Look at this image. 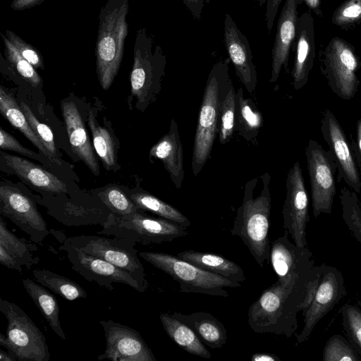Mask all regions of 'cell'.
<instances>
[{"label": "cell", "instance_id": "6da1fadb", "mask_svg": "<svg viewBox=\"0 0 361 361\" xmlns=\"http://www.w3.org/2000/svg\"><path fill=\"white\" fill-rule=\"evenodd\" d=\"M310 280L278 279L264 289L248 309L247 323L250 329L257 334L290 338L298 327L297 314L301 311Z\"/></svg>", "mask_w": 361, "mask_h": 361}, {"label": "cell", "instance_id": "7a4b0ae2", "mask_svg": "<svg viewBox=\"0 0 361 361\" xmlns=\"http://www.w3.org/2000/svg\"><path fill=\"white\" fill-rule=\"evenodd\" d=\"M262 188L254 197L258 178L247 181L245 185L241 205L238 208L231 230L233 236L240 237L260 267L269 261L271 241L269 240L271 176L265 172L260 177Z\"/></svg>", "mask_w": 361, "mask_h": 361}, {"label": "cell", "instance_id": "3957f363", "mask_svg": "<svg viewBox=\"0 0 361 361\" xmlns=\"http://www.w3.org/2000/svg\"><path fill=\"white\" fill-rule=\"evenodd\" d=\"M230 61L225 59L214 64L206 82L192 149V169L195 176L209 158L219 131L221 106L233 85L229 75Z\"/></svg>", "mask_w": 361, "mask_h": 361}, {"label": "cell", "instance_id": "277c9868", "mask_svg": "<svg viewBox=\"0 0 361 361\" xmlns=\"http://www.w3.org/2000/svg\"><path fill=\"white\" fill-rule=\"evenodd\" d=\"M129 0H108L101 8L95 44L96 72L107 90L118 75L124 55L128 25Z\"/></svg>", "mask_w": 361, "mask_h": 361}, {"label": "cell", "instance_id": "5b68a950", "mask_svg": "<svg viewBox=\"0 0 361 361\" xmlns=\"http://www.w3.org/2000/svg\"><path fill=\"white\" fill-rule=\"evenodd\" d=\"M144 27L136 32L133 47V63L130 75V95L135 99V108L145 111L156 99L161 89L165 74L166 56L156 45Z\"/></svg>", "mask_w": 361, "mask_h": 361}, {"label": "cell", "instance_id": "8992f818", "mask_svg": "<svg viewBox=\"0 0 361 361\" xmlns=\"http://www.w3.org/2000/svg\"><path fill=\"white\" fill-rule=\"evenodd\" d=\"M138 254L141 258L177 281L182 293L228 297L229 293L226 288L241 286L239 282L200 269L176 255L156 252H140Z\"/></svg>", "mask_w": 361, "mask_h": 361}, {"label": "cell", "instance_id": "52a82bcc", "mask_svg": "<svg viewBox=\"0 0 361 361\" xmlns=\"http://www.w3.org/2000/svg\"><path fill=\"white\" fill-rule=\"evenodd\" d=\"M0 312L8 321L6 336L0 334V345L16 361H50L45 336L23 310L1 298Z\"/></svg>", "mask_w": 361, "mask_h": 361}, {"label": "cell", "instance_id": "ba28073f", "mask_svg": "<svg viewBox=\"0 0 361 361\" xmlns=\"http://www.w3.org/2000/svg\"><path fill=\"white\" fill-rule=\"evenodd\" d=\"M59 242L65 240L73 247L94 257L102 259L128 272L146 290L149 283L144 267L138 258L136 243L126 238H107L98 235L67 237L61 231L50 230Z\"/></svg>", "mask_w": 361, "mask_h": 361}, {"label": "cell", "instance_id": "9c48e42d", "mask_svg": "<svg viewBox=\"0 0 361 361\" xmlns=\"http://www.w3.org/2000/svg\"><path fill=\"white\" fill-rule=\"evenodd\" d=\"M102 227L98 235L126 238L144 245L171 242L188 233L187 228L160 216H149L140 209L121 217L111 213Z\"/></svg>", "mask_w": 361, "mask_h": 361}, {"label": "cell", "instance_id": "30bf717a", "mask_svg": "<svg viewBox=\"0 0 361 361\" xmlns=\"http://www.w3.org/2000/svg\"><path fill=\"white\" fill-rule=\"evenodd\" d=\"M319 66L330 89L340 98L353 99L360 81L357 72L361 61L354 47L344 39L334 37L319 51Z\"/></svg>", "mask_w": 361, "mask_h": 361}, {"label": "cell", "instance_id": "8fae6325", "mask_svg": "<svg viewBox=\"0 0 361 361\" xmlns=\"http://www.w3.org/2000/svg\"><path fill=\"white\" fill-rule=\"evenodd\" d=\"M314 217L331 214L336 195V164L331 151L310 139L305 147Z\"/></svg>", "mask_w": 361, "mask_h": 361}, {"label": "cell", "instance_id": "7c38bea8", "mask_svg": "<svg viewBox=\"0 0 361 361\" xmlns=\"http://www.w3.org/2000/svg\"><path fill=\"white\" fill-rule=\"evenodd\" d=\"M317 267L318 285L310 306L302 312L304 325L297 336V345L308 339L318 322L347 295L344 278L338 269L326 264Z\"/></svg>", "mask_w": 361, "mask_h": 361}, {"label": "cell", "instance_id": "4fadbf2b", "mask_svg": "<svg viewBox=\"0 0 361 361\" xmlns=\"http://www.w3.org/2000/svg\"><path fill=\"white\" fill-rule=\"evenodd\" d=\"M0 213L25 232L31 241L42 245L50 233L35 200L19 188L9 185L0 187Z\"/></svg>", "mask_w": 361, "mask_h": 361}, {"label": "cell", "instance_id": "5bb4252c", "mask_svg": "<svg viewBox=\"0 0 361 361\" xmlns=\"http://www.w3.org/2000/svg\"><path fill=\"white\" fill-rule=\"evenodd\" d=\"M59 249L66 252L71 268L85 279L94 282L109 290L114 289V283L128 285L140 293L145 290L128 272L122 269L71 245L65 240L60 241Z\"/></svg>", "mask_w": 361, "mask_h": 361}, {"label": "cell", "instance_id": "9a60e30c", "mask_svg": "<svg viewBox=\"0 0 361 361\" xmlns=\"http://www.w3.org/2000/svg\"><path fill=\"white\" fill-rule=\"evenodd\" d=\"M286 189L282 209L285 233L291 236L296 245L307 247L306 227L310 219L309 200L298 161H295L288 172Z\"/></svg>", "mask_w": 361, "mask_h": 361}, {"label": "cell", "instance_id": "2e32d148", "mask_svg": "<svg viewBox=\"0 0 361 361\" xmlns=\"http://www.w3.org/2000/svg\"><path fill=\"white\" fill-rule=\"evenodd\" d=\"M106 348L99 361H157L154 353L135 329L113 320H100Z\"/></svg>", "mask_w": 361, "mask_h": 361}, {"label": "cell", "instance_id": "e0dca14e", "mask_svg": "<svg viewBox=\"0 0 361 361\" xmlns=\"http://www.w3.org/2000/svg\"><path fill=\"white\" fill-rule=\"evenodd\" d=\"M320 130L328 145L341 180L357 194L361 192V178L353 157L345 132L334 114L326 109L321 119Z\"/></svg>", "mask_w": 361, "mask_h": 361}, {"label": "cell", "instance_id": "ac0fdd59", "mask_svg": "<svg viewBox=\"0 0 361 361\" xmlns=\"http://www.w3.org/2000/svg\"><path fill=\"white\" fill-rule=\"evenodd\" d=\"M269 262L280 280H310L314 274V262L310 250L291 243L286 233L271 241Z\"/></svg>", "mask_w": 361, "mask_h": 361}, {"label": "cell", "instance_id": "d6986e66", "mask_svg": "<svg viewBox=\"0 0 361 361\" xmlns=\"http://www.w3.org/2000/svg\"><path fill=\"white\" fill-rule=\"evenodd\" d=\"M224 42L236 75L249 93L257 86V77L250 43L230 14L225 16Z\"/></svg>", "mask_w": 361, "mask_h": 361}, {"label": "cell", "instance_id": "ffe728a7", "mask_svg": "<svg viewBox=\"0 0 361 361\" xmlns=\"http://www.w3.org/2000/svg\"><path fill=\"white\" fill-rule=\"evenodd\" d=\"M293 47L295 59L291 75L293 87L298 90L306 85L316 56L314 19L310 11L299 17Z\"/></svg>", "mask_w": 361, "mask_h": 361}, {"label": "cell", "instance_id": "44dd1931", "mask_svg": "<svg viewBox=\"0 0 361 361\" xmlns=\"http://www.w3.org/2000/svg\"><path fill=\"white\" fill-rule=\"evenodd\" d=\"M298 6L296 0H286L281 9L271 51L270 82H276L282 67L288 68L289 54L295 39L298 25Z\"/></svg>", "mask_w": 361, "mask_h": 361}, {"label": "cell", "instance_id": "7402d4cb", "mask_svg": "<svg viewBox=\"0 0 361 361\" xmlns=\"http://www.w3.org/2000/svg\"><path fill=\"white\" fill-rule=\"evenodd\" d=\"M38 247L35 243L19 238L6 226L3 216L0 217V263L18 272L30 270L37 264L39 258L35 255Z\"/></svg>", "mask_w": 361, "mask_h": 361}, {"label": "cell", "instance_id": "603a6c76", "mask_svg": "<svg viewBox=\"0 0 361 361\" xmlns=\"http://www.w3.org/2000/svg\"><path fill=\"white\" fill-rule=\"evenodd\" d=\"M61 111L72 151L93 174L99 175V166L93 151V144L77 106L71 101H63Z\"/></svg>", "mask_w": 361, "mask_h": 361}, {"label": "cell", "instance_id": "cb8c5ba5", "mask_svg": "<svg viewBox=\"0 0 361 361\" xmlns=\"http://www.w3.org/2000/svg\"><path fill=\"white\" fill-rule=\"evenodd\" d=\"M149 157L150 160L157 159L162 161L176 188L180 189L185 177L183 149L174 118L171 121L169 132L151 147Z\"/></svg>", "mask_w": 361, "mask_h": 361}, {"label": "cell", "instance_id": "d4e9b609", "mask_svg": "<svg viewBox=\"0 0 361 361\" xmlns=\"http://www.w3.org/2000/svg\"><path fill=\"white\" fill-rule=\"evenodd\" d=\"M12 173L34 187L51 193H66L67 186L57 176L25 159L1 152Z\"/></svg>", "mask_w": 361, "mask_h": 361}, {"label": "cell", "instance_id": "484cf974", "mask_svg": "<svg viewBox=\"0 0 361 361\" xmlns=\"http://www.w3.org/2000/svg\"><path fill=\"white\" fill-rule=\"evenodd\" d=\"M171 316L189 326L202 343L212 349L221 348L227 341L224 325L209 312L200 311L183 314L175 312Z\"/></svg>", "mask_w": 361, "mask_h": 361}, {"label": "cell", "instance_id": "4316f807", "mask_svg": "<svg viewBox=\"0 0 361 361\" xmlns=\"http://www.w3.org/2000/svg\"><path fill=\"white\" fill-rule=\"evenodd\" d=\"M176 255L200 269L229 280L240 283L246 279L243 269L238 264L219 254L190 250L178 252Z\"/></svg>", "mask_w": 361, "mask_h": 361}, {"label": "cell", "instance_id": "83f0119b", "mask_svg": "<svg viewBox=\"0 0 361 361\" xmlns=\"http://www.w3.org/2000/svg\"><path fill=\"white\" fill-rule=\"evenodd\" d=\"M159 319L166 334L185 351L205 359L212 357L205 345L189 326L169 313H161Z\"/></svg>", "mask_w": 361, "mask_h": 361}, {"label": "cell", "instance_id": "f1b7e54d", "mask_svg": "<svg viewBox=\"0 0 361 361\" xmlns=\"http://www.w3.org/2000/svg\"><path fill=\"white\" fill-rule=\"evenodd\" d=\"M263 126V117L255 104L245 98L242 87L235 93V130L245 140H256L259 129Z\"/></svg>", "mask_w": 361, "mask_h": 361}, {"label": "cell", "instance_id": "f546056e", "mask_svg": "<svg viewBox=\"0 0 361 361\" xmlns=\"http://www.w3.org/2000/svg\"><path fill=\"white\" fill-rule=\"evenodd\" d=\"M22 282L27 294L51 329L58 336L65 340L66 336L59 319V306L54 295L49 292L44 286L30 279H23Z\"/></svg>", "mask_w": 361, "mask_h": 361}, {"label": "cell", "instance_id": "4dcf8cb0", "mask_svg": "<svg viewBox=\"0 0 361 361\" xmlns=\"http://www.w3.org/2000/svg\"><path fill=\"white\" fill-rule=\"evenodd\" d=\"M87 123L91 130L94 148L104 168L109 171H116L120 166L117 162L118 144L114 134L109 128L99 125L92 110L89 111Z\"/></svg>", "mask_w": 361, "mask_h": 361}, {"label": "cell", "instance_id": "1f68e13d", "mask_svg": "<svg viewBox=\"0 0 361 361\" xmlns=\"http://www.w3.org/2000/svg\"><path fill=\"white\" fill-rule=\"evenodd\" d=\"M0 112L13 126L18 129L49 161L58 164L56 160L45 148L32 129L20 104L16 102L11 94L6 92L2 86L0 87Z\"/></svg>", "mask_w": 361, "mask_h": 361}, {"label": "cell", "instance_id": "d6a6232c", "mask_svg": "<svg viewBox=\"0 0 361 361\" xmlns=\"http://www.w3.org/2000/svg\"><path fill=\"white\" fill-rule=\"evenodd\" d=\"M128 195L140 210L152 212L185 228L190 226V220L178 209L142 188L129 193Z\"/></svg>", "mask_w": 361, "mask_h": 361}, {"label": "cell", "instance_id": "836d02e7", "mask_svg": "<svg viewBox=\"0 0 361 361\" xmlns=\"http://www.w3.org/2000/svg\"><path fill=\"white\" fill-rule=\"evenodd\" d=\"M32 274L36 282L67 300L87 298L86 291L67 277L47 269H35L32 271Z\"/></svg>", "mask_w": 361, "mask_h": 361}, {"label": "cell", "instance_id": "e575fe53", "mask_svg": "<svg viewBox=\"0 0 361 361\" xmlns=\"http://www.w3.org/2000/svg\"><path fill=\"white\" fill-rule=\"evenodd\" d=\"M339 198L343 221L354 238L361 245V202L357 193L344 186L340 190Z\"/></svg>", "mask_w": 361, "mask_h": 361}, {"label": "cell", "instance_id": "d590c367", "mask_svg": "<svg viewBox=\"0 0 361 361\" xmlns=\"http://www.w3.org/2000/svg\"><path fill=\"white\" fill-rule=\"evenodd\" d=\"M96 195L116 217L132 214L140 209L128 194L118 187H106Z\"/></svg>", "mask_w": 361, "mask_h": 361}, {"label": "cell", "instance_id": "8d00e7d4", "mask_svg": "<svg viewBox=\"0 0 361 361\" xmlns=\"http://www.w3.org/2000/svg\"><path fill=\"white\" fill-rule=\"evenodd\" d=\"M4 42L5 58L19 75L32 86L37 87L42 82V78L35 68L25 60L10 42L5 34L0 32Z\"/></svg>", "mask_w": 361, "mask_h": 361}, {"label": "cell", "instance_id": "74e56055", "mask_svg": "<svg viewBox=\"0 0 361 361\" xmlns=\"http://www.w3.org/2000/svg\"><path fill=\"white\" fill-rule=\"evenodd\" d=\"M323 361H360L361 357L349 341L339 334L331 336L322 353Z\"/></svg>", "mask_w": 361, "mask_h": 361}, {"label": "cell", "instance_id": "f35d334b", "mask_svg": "<svg viewBox=\"0 0 361 361\" xmlns=\"http://www.w3.org/2000/svg\"><path fill=\"white\" fill-rule=\"evenodd\" d=\"M340 313L348 341L361 357V309L357 305L345 304Z\"/></svg>", "mask_w": 361, "mask_h": 361}, {"label": "cell", "instance_id": "ab89813d", "mask_svg": "<svg viewBox=\"0 0 361 361\" xmlns=\"http://www.w3.org/2000/svg\"><path fill=\"white\" fill-rule=\"evenodd\" d=\"M235 93L232 85L221 106L219 140L221 145L230 140L235 130Z\"/></svg>", "mask_w": 361, "mask_h": 361}, {"label": "cell", "instance_id": "60d3db41", "mask_svg": "<svg viewBox=\"0 0 361 361\" xmlns=\"http://www.w3.org/2000/svg\"><path fill=\"white\" fill-rule=\"evenodd\" d=\"M331 22L341 29H354L361 22V0L343 1L334 11Z\"/></svg>", "mask_w": 361, "mask_h": 361}, {"label": "cell", "instance_id": "b9f144b4", "mask_svg": "<svg viewBox=\"0 0 361 361\" xmlns=\"http://www.w3.org/2000/svg\"><path fill=\"white\" fill-rule=\"evenodd\" d=\"M20 106L36 135L51 156L56 160L58 164L61 166V163L57 157V151L54 137L51 129L47 125L41 123L36 118L30 106L25 102L20 101Z\"/></svg>", "mask_w": 361, "mask_h": 361}, {"label": "cell", "instance_id": "7bdbcfd3", "mask_svg": "<svg viewBox=\"0 0 361 361\" xmlns=\"http://www.w3.org/2000/svg\"><path fill=\"white\" fill-rule=\"evenodd\" d=\"M5 35L17 49L21 56L35 68L44 69V63L40 51L11 30H6Z\"/></svg>", "mask_w": 361, "mask_h": 361}, {"label": "cell", "instance_id": "ee69618b", "mask_svg": "<svg viewBox=\"0 0 361 361\" xmlns=\"http://www.w3.org/2000/svg\"><path fill=\"white\" fill-rule=\"evenodd\" d=\"M0 147L2 150L13 151L24 156L42 161L39 154L23 146L16 138L2 128L0 129Z\"/></svg>", "mask_w": 361, "mask_h": 361}, {"label": "cell", "instance_id": "f6af8a7d", "mask_svg": "<svg viewBox=\"0 0 361 361\" xmlns=\"http://www.w3.org/2000/svg\"><path fill=\"white\" fill-rule=\"evenodd\" d=\"M283 0H267L266 22L269 32H271L279 7Z\"/></svg>", "mask_w": 361, "mask_h": 361}, {"label": "cell", "instance_id": "bcb514c9", "mask_svg": "<svg viewBox=\"0 0 361 361\" xmlns=\"http://www.w3.org/2000/svg\"><path fill=\"white\" fill-rule=\"evenodd\" d=\"M351 149L354 152L356 164L361 170V118L357 122L356 140H353Z\"/></svg>", "mask_w": 361, "mask_h": 361}, {"label": "cell", "instance_id": "7dc6e473", "mask_svg": "<svg viewBox=\"0 0 361 361\" xmlns=\"http://www.w3.org/2000/svg\"><path fill=\"white\" fill-rule=\"evenodd\" d=\"M193 17L200 20L205 0H182Z\"/></svg>", "mask_w": 361, "mask_h": 361}, {"label": "cell", "instance_id": "c3c4849f", "mask_svg": "<svg viewBox=\"0 0 361 361\" xmlns=\"http://www.w3.org/2000/svg\"><path fill=\"white\" fill-rule=\"evenodd\" d=\"M45 0H13L11 4V8L20 11L32 8L42 4Z\"/></svg>", "mask_w": 361, "mask_h": 361}, {"label": "cell", "instance_id": "681fc988", "mask_svg": "<svg viewBox=\"0 0 361 361\" xmlns=\"http://www.w3.org/2000/svg\"><path fill=\"white\" fill-rule=\"evenodd\" d=\"M296 1L298 6L305 3L310 11L314 13L319 17L323 16L321 0H296Z\"/></svg>", "mask_w": 361, "mask_h": 361}, {"label": "cell", "instance_id": "f907efd6", "mask_svg": "<svg viewBox=\"0 0 361 361\" xmlns=\"http://www.w3.org/2000/svg\"><path fill=\"white\" fill-rule=\"evenodd\" d=\"M252 361H281V359L274 354L267 353H257L252 355Z\"/></svg>", "mask_w": 361, "mask_h": 361}, {"label": "cell", "instance_id": "816d5d0a", "mask_svg": "<svg viewBox=\"0 0 361 361\" xmlns=\"http://www.w3.org/2000/svg\"><path fill=\"white\" fill-rule=\"evenodd\" d=\"M0 361H16V360L8 352L0 350Z\"/></svg>", "mask_w": 361, "mask_h": 361}, {"label": "cell", "instance_id": "f5cc1de1", "mask_svg": "<svg viewBox=\"0 0 361 361\" xmlns=\"http://www.w3.org/2000/svg\"><path fill=\"white\" fill-rule=\"evenodd\" d=\"M357 305L361 308V300L357 301Z\"/></svg>", "mask_w": 361, "mask_h": 361}]
</instances>
